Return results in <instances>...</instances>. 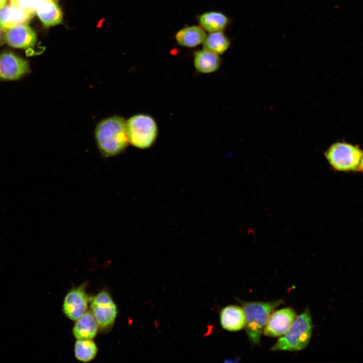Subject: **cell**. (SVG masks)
Returning <instances> with one entry per match:
<instances>
[{
  "instance_id": "1",
  "label": "cell",
  "mask_w": 363,
  "mask_h": 363,
  "mask_svg": "<svg viewBox=\"0 0 363 363\" xmlns=\"http://www.w3.org/2000/svg\"><path fill=\"white\" fill-rule=\"evenodd\" d=\"M95 137L97 146L103 156L108 157L118 155L128 145L127 121L118 116L102 120L96 127Z\"/></svg>"
},
{
  "instance_id": "2",
  "label": "cell",
  "mask_w": 363,
  "mask_h": 363,
  "mask_svg": "<svg viewBox=\"0 0 363 363\" xmlns=\"http://www.w3.org/2000/svg\"><path fill=\"white\" fill-rule=\"evenodd\" d=\"M324 156L331 169L335 171L360 172L363 150L358 145L339 141L327 148Z\"/></svg>"
},
{
  "instance_id": "3",
  "label": "cell",
  "mask_w": 363,
  "mask_h": 363,
  "mask_svg": "<svg viewBox=\"0 0 363 363\" xmlns=\"http://www.w3.org/2000/svg\"><path fill=\"white\" fill-rule=\"evenodd\" d=\"M313 325L308 309L297 316L288 331L270 349L272 351H299L309 344Z\"/></svg>"
},
{
  "instance_id": "4",
  "label": "cell",
  "mask_w": 363,
  "mask_h": 363,
  "mask_svg": "<svg viewBox=\"0 0 363 363\" xmlns=\"http://www.w3.org/2000/svg\"><path fill=\"white\" fill-rule=\"evenodd\" d=\"M282 300L269 302H245L242 308L245 318V328L249 340L253 345L260 343L262 331L274 309Z\"/></svg>"
},
{
  "instance_id": "5",
  "label": "cell",
  "mask_w": 363,
  "mask_h": 363,
  "mask_svg": "<svg viewBox=\"0 0 363 363\" xmlns=\"http://www.w3.org/2000/svg\"><path fill=\"white\" fill-rule=\"evenodd\" d=\"M129 143L140 149L150 147L155 142L158 133L155 119L150 115L138 114L127 120Z\"/></svg>"
},
{
  "instance_id": "6",
  "label": "cell",
  "mask_w": 363,
  "mask_h": 363,
  "mask_svg": "<svg viewBox=\"0 0 363 363\" xmlns=\"http://www.w3.org/2000/svg\"><path fill=\"white\" fill-rule=\"evenodd\" d=\"M91 310L99 328L104 330L112 326L117 311L116 305L107 291H101L93 298Z\"/></svg>"
},
{
  "instance_id": "7",
  "label": "cell",
  "mask_w": 363,
  "mask_h": 363,
  "mask_svg": "<svg viewBox=\"0 0 363 363\" xmlns=\"http://www.w3.org/2000/svg\"><path fill=\"white\" fill-rule=\"evenodd\" d=\"M28 62L13 52L0 54V79L12 81L20 79L28 73Z\"/></svg>"
},
{
  "instance_id": "8",
  "label": "cell",
  "mask_w": 363,
  "mask_h": 363,
  "mask_svg": "<svg viewBox=\"0 0 363 363\" xmlns=\"http://www.w3.org/2000/svg\"><path fill=\"white\" fill-rule=\"evenodd\" d=\"M296 317L295 312L290 308L272 312L263 329L264 334L269 337L282 336L289 329Z\"/></svg>"
},
{
  "instance_id": "9",
  "label": "cell",
  "mask_w": 363,
  "mask_h": 363,
  "mask_svg": "<svg viewBox=\"0 0 363 363\" xmlns=\"http://www.w3.org/2000/svg\"><path fill=\"white\" fill-rule=\"evenodd\" d=\"M88 298L84 287L71 289L66 295L63 303V311L68 318L76 321L86 312Z\"/></svg>"
},
{
  "instance_id": "10",
  "label": "cell",
  "mask_w": 363,
  "mask_h": 363,
  "mask_svg": "<svg viewBox=\"0 0 363 363\" xmlns=\"http://www.w3.org/2000/svg\"><path fill=\"white\" fill-rule=\"evenodd\" d=\"M4 39L9 46L22 49L33 47L37 41L35 32L26 24H20L5 31Z\"/></svg>"
},
{
  "instance_id": "11",
  "label": "cell",
  "mask_w": 363,
  "mask_h": 363,
  "mask_svg": "<svg viewBox=\"0 0 363 363\" xmlns=\"http://www.w3.org/2000/svg\"><path fill=\"white\" fill-rule=\"evenodd\" d=\"M35 11L6 4L0 9V26L4 31L20 24H27L33 18Z\"/></svg>"
},
{
  "instance_id": "12",
  "label": "cell",
  "mask_w": 363,
  "mask_h": 363,
  "mask_svg": "<svg viewBox=\"0 0 363 363\" xmlns=\"http://www.w3.org/2000/svg\"><path fill=\"white\" fill-rule=\"evenodd\" d=\"M219 320L222 327L230 332L239 331L245 326L243 309L236 305L223 308L219 313Z\"/></svg>"
},
{
  "instance_id": "13",
  "label": "cell",
  "mask_w": 363,
  "mask_h": 363,
  "mask_svg": "<svg viewBox=\"0 0 363 363\" xmlns=\"http://www.w3.org/2000/svg\"><path fill=\"white\" fill-rule=\"evenodd\" d=\"M35 12L41 22L47 27L58 25L63 20L62 11L53 0H40Z\"/></svg>"
},
{
  "instance_id": "14",
  "label": "cell",
  "mask_w": 363,
  "mask_h": 363,
  "mask_svg": "<svg viewBox=\"0 0 363 363\" xmlns=\"http://www.w3.org/2000/svg\"><path fill=\"white\" fill-rule=\"evenodd\" d=\"M193 60L196 70L203 74L216 72L221 64V59L218 54L204 48L195 52Z\"/></svg>"
},
{
  "instance_id": "15",
  "label": "cell",
  "mask_w": 363,
  "mask_h": 363,
  "mask_svg": "<svg viewBox=\"0 0 363 363\" xmlns=\"http://www.w3.org/2000/svg\"><path fill=\"white\" fill-rule=\"evenodd\" d=\"M206 35L200 26H190L178 30L175 35V39L181 46L194 47L203 43Z\"/></svg>"
},
{
  "instance_id": "16",
  "label": "cell",
  "mask_w": 363,
  "mask_h": 363,
  "mask_svg": "<svg viewBox=\"0 0 363 363\" xmlns=\"http://www.w3.org/2000/svg\"><path fill=\"white\" fill-rule=\"evenodd\" d=\"M76 321L73 329L76 339H90L96 336L98 326L91 312H86Z\"/></svg>"
},
{
  "instance_id": "17",
  "label": "cell",
  "mask_w": 363,
  "mask_h": 363,
  "mask_svg": "<svg viewBox=\"0 0 363 363\" xmlns=\"http://www.w3.org/2000/svg\"><path fill=\"white\" fill-rule=\"evenodd\" d=\"M200 26L205 31L210 32L223 31L228 26V18L222 13L216 11L206 12L198 17Z\"/></svg>"
},
{
  "instance_id": "18",
  "label": "cell",
  "mask_w": 363,
  "mask_h": 363,
  "mask_svg": "<svg viewBox=\"0 0 363 363\" xmlns=\"http://www.w3.org/2000/svg\"><path fill=\"white\" fill-rule=\"evenodd\" d=\"M202 44L203 48L220 55L228 49L230 41L223 31H218L207 35Z\"/></svg>"
},
{
  "instance_id": "19",
  "label": "cell",
  "mask_w": 363,
  "mask_h": 363,
  "mask_svg": "<svg viewBox=\"0 0 363 363\" xmlns=\"http://www.w3.org/2000/svg\"><path fill=\"white\" fill-rule=\"evenodd\" d=\"M74 353L78 360L86 362L95 358L97 347L92 339H78L75 344Z\"/></svg>"
},
{
  "instance_id": "20",
  "label": "cell",
  "mask_w": 363,
  "mask_h": 363,
  "mask_svg": "<svg viewBox=\"0 0 363 363\" xmlns=\"http://www.w3.org/2000/svg\"><path fill=\"white\" fill-rule=\"evenodd\" d=\"M10 1L12 5L35 11L40 0H10Z\"/></svg>"
},
{
  "instance_id": "21",
  "label": "cell",
  "mask_w": 363,
  "mask_h": 363,
  "mask_svg": "<svg viewBox=\"0 0 363 363\" xmlns=\"http://www.w3.org/2000/svg\"><path fill=\"white\" fill-rule=\"evenodd\" d=\"M7 1V0H0V9L6 5Z\"/></svg>"
},
{
  "instance_id": "22",
  "label": "cell",
  "mask_w": 363,
  "mask_h": 363,
  "mask_svg": "<svg viewBox=\"0 0 363 363\" xmlns=\"http://www.w3.org/2000/svg\"><path fill=\"white\" fill-rule=\"evenodd\" d=\"M360 172H363V156L360 163Z\"/></svg>"
},
{
  "instance_id": "23",
  "label": "cell",
  "mask_w": 363,
  "mask_h": 363,
  "mask_svg": "<svg viewBox=\"0 0 363 363\" xmlns=\"http://www.w3.org/2000/svg\"><path fill=\"white\" fill-rule=\"evenodd\" d=\"M3 31H4L0 26V41L2 38L3 35Z\"/></svg>"
},
{
  "instance_id": "24",
  "label": "cell",
  "mask_w": 363,
  "mask_h": 363,
  "mask_svg": "<svg viewBox=\"0 0 363 363\" xmlns=\"http://www.w3.org/2000/svg\"></svg>"
}]
</instances>
